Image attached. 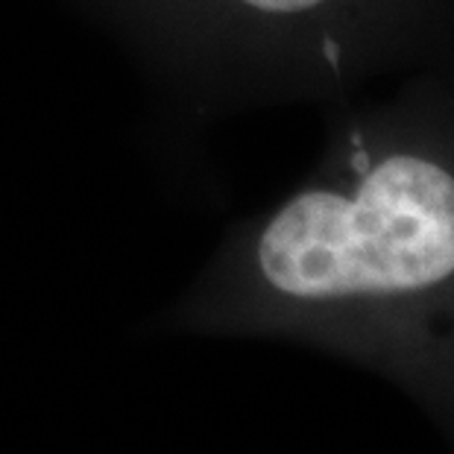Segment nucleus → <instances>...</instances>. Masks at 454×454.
Returning <instances> with one entry per match:
<instances>
[{
    "instance_id": "obj_1",
    "label": "nucleus",
    "mask_w": 454,
    "mask_h": 454,
    "mask_svg": "<svg viewBox=\"0 0 454 454\" xmlns=\"http://www.w3.org/2000/svg\"><path fill=\"white\" fill-rule=\"evenodd\" d=\"M168 323L340 355L454 440V82L340 103L308 176L229 229Z\"/></svg>"
},
{
    "instance_id": "obj_2",
    "label": "nucleus",
    "mask_w": 454,
    "mask_h": 454,
    "mask_svg": "<svg viewBox=\"0 0 454 454\" xmlns=\"http://www.w3.org/2000/svg\"><path fill=\"white\" fill-rule=\"evenodd\" d=\"M191 123L337 100L454 42V0H74Z\"/></svg>"
}]
</instances>
